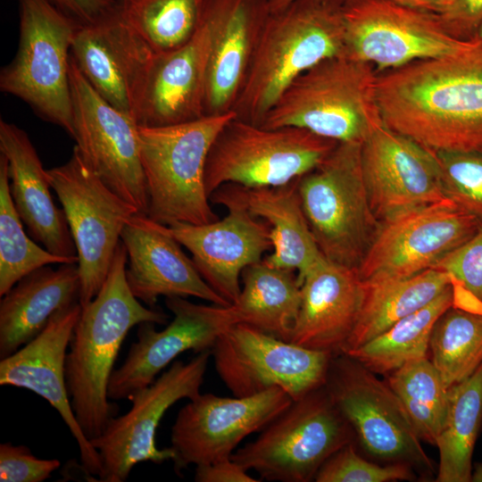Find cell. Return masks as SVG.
<instances>
[{"mask_svg": "<svg viewBox=\"0 0 482 482\" xmlns=\"http://www.w3.org/2000/svg\"><path fill=\"white\" fill-rule=\"evenodd\" d=\"M382 121L433 151H482V46L378 73Z\"/></svg>", "mask_w": 482, "mask_h": 482, "instance_id": "1", "label": "cell"}, {"mask_svg": "<svg viewBox=\"0 0 482 482\" xmlns=\"http://www.w3.org/2000/svg\"><path fill=\"white\" fill-rule=\"evenodd\" d=\"M128 254L120 241L97 295L82 306L65 359L67 390L75 418L90 441L116 414L108 386L128 332L143 322L164 325L169 316L144 306L126 278Z\"/></svg>", "mask_w": 482, "mask_h": 482, "instance_id": "2", "label": "cell"}, {"mask_svg": "<svg viewBox=\"0 0 482 482\" xmlns=\"http://www.w3.org/2000/svg\"><path fill=\"white\" fill-rule=\"evenodd\" d=\"M345 0H295L269 12L232 108L261 125L287 87L321 61L344 55Z\"/></svg>", "mask_w": 482, "mask_h": 482, "instance_id": "3", "label": "cell"}, {"mask_svg": "<svg viewBox=\"0 0 482 482\" xmlns=\"http://www.w3.org/2000/svg\"><path fill=\"white\" fill-rule=\"evenodd\" d=\"M378 72L344 55L325 59L294 79L260 126L295 127L337 142L363 143L381 124Z\"/></svg>", "mask_w": 482, "mask_h": 482, "instance_id": "4", "label": "cell"}, {"mask_svg": "<svg viewBox=\"0 0 482 482\" xmlns=\"http://www.w3.org/2000/svg\"><path fill=\"white\" fill-rule=\"evenodd\" d=\"M235 116L229 112L173 125L139 126L149 218L166 226L219 219L205 190L204 169L215 137Z\"/></svg>", "mask_w": 482, "mask_h": 482, "instance_id": "5", "label": "cell"}, {"mask_svg": "<svg viewBox=\"0 0 482 482\" xmlns=\"http://www.w3.org/2000/svg\"><path fill=\"white\" fill-rule=\"evenodd\" d=\"M361 151L362 143L338 142L297 183L304 216L322 255L355 270L380 227L370 204Z\"/></svg>", "mask_w": 482, "mask_h": 482, "instance_id": "6", "label": "cell"}, {"mask_svg": "<svg viewBox=\"0 0 482 482\" xmlns=\"http://www.w3.org/2000/svg\"><path fill=\"white\" fill-rule=\"evenodd\" d=\"M20 37L0 72V89L73 135L70 57L77 25L50 0H18Z\"/></svg>", "mask_w": 482, "mask_h": 482, "instance_id": "7", "label": "cell"}, {"mask_svg": "<svg viewBox=\"0 0 482 482\" xmlns=\"http://www.w3.org/2000/svg\"><path fill=\"white\" fill-rule=\"evenodd\" d=\"M353 436L323 386L294 400L231 458L245 470H254L261 480L309 482Z\"/></svg>", "mask_w": 482, "mask_h": 482, "instance_id": "8", "label": "cell"}, {"mask_svg": "<svg viewBox=\"0 0 482 482\" xmlns=\"http://www.w3.org/2000/svg\"><path fill=\"white\" fill-rule=\"evenodd\" d=\"M337 143L303 129H267L235 116L210 148L204 169L206 193L210 196L225 184H288L317 167Z\"/></svg>", "mask_w": 482, "mask_h": 482, "instance_id": "9", "label": "cell"}, {"mask_svg": "<svg viewBox=\"0 0 482 482\" xmlns=\"http://www.w3.org/2000/svg\"><path fill=\"white\" fill-rule=\"evenodd\" d=\"M46 171L77 248L84 306L102 287L122 229L138 212L102 181L76 145L65 163Z\"/></svg>", "mask_w": 482, "mask_h": 482, "instance_id": "10", "label": "cell"}, {"mask_svg": "<svg viewBox=\"0 0 482 482\" xmlns=\"http://www.w3.org/2000/svg\"><path fill=\"white\" fill-rule=\"evenodd\" d=\"M343 16L344 56L369 62L378 73L482 46L477 37L462 40L452 36L437 14L384 0H345Z\"/></svg>", "mask_w": 482, "mask_h": 482, "instance_id": "11", "label": "cell"}, {"mask_svg": "<svg viewBox=\"0 0 482 482\" xmlns=\"http://www.w3.org/2000/svg\"><path fill=\"white\" fill-rule=\"evenodd\" d=\"M211 355L212 351L206 350L187 362L174 361L153 383L129 398L132 405L125 414L112 418L102 433L90 440L102 463L98 481L123 482L139 462L172 461L170 447H156V429L175 403L201 394Z\"/></svg>", "mask_w": 482, "mask_h": 482, "instance_id": "12", "label": "cell"}, {"mask_svg": "<svg viewBox=\"0 0 482 482\" xmlns=\"http://www.w3.org/2000/svg\"><path fill=\"white\" fill-rule=\"evenodd\" d=\"M212 355L218 375L234 396L278 387L293 401L325 385L333 357L243 323L218 338Z\"/></svg>", "mask_w": 482, "mask_h": 482, "instance_id": "13", "label": "cell"}, {"mask_svg": "<svg viewBox=\"0 0 482 482\" xmlns=\"http://www.w3.org/2000/svg\"><path fill=\"white\" fill-rule=\"evenodd\" d=\"M324 386L368 453L431 467L403 403L376 373L346 354H335Z\"/></svg>", "mask_w": 482, "mask_h": 482, "instance_id": "14", "label": "cell"}, {"mask_svg": "<svg viewBox=\"0 0 482 482\" xmlns=\"http://www.w3.org/2000/svg\"><path fill=\"white\" fill-rule=\"evenodd\" d=\"M69 74L76 146L112 191L139 213L147 215L137 120L106 102L86 79L71 55Z\"/></svg>", "mask_w": 482, "mask_h": 482, "instance_id": "15", "label": "cell"}, {"mask_svg": "<svg viewBox=\"0 0 482 482\" xmlns=\"http://www.w3.org/2000/svg\"><path fill=\"white\" fill-rule=\"evenodd\" d=\"M481 226L449 198L404 211L380 221L357 271L362 280L416 275L433 268Z\"/></svg>", "mask_w": 482, "mask_h": 482, "instance_id": "16", "label": "cell"}, {"mask_svg": "<svg viewBox=\"0 0 482 482\" xmlns=\"http://www.w3.org/2000/svg\"><path fill=\"white\" fill-rule=\"evenodd\" d=\"M292 402L278 387L251 396L200 394L189 400L171 428L176 472L191 464L199 466L231 457L246 436L261 432Z\"/></svg>", "mask_w": 482, "mask_h": 482, "instance_id": "17", "label": "cell"}, {"mask_svg": "<svg viewBox=\"0 0 482 482\" xmlns=\"http://www.w3.org/2000/svg\"><path fill=\"white\" fill-rule=\"evenodd\" d=\"M165 304L174 315L172 320L160 331L152 322L137 325V341L111 376L110 400L129 399L186 351H212L218 338L238 324L232 305L199 304L180 296L166 297Z\"/></svg>", "mask_w": 482, "mask_h": 482, "instance_id": "18", "label": "cell"}, {"mask_svg": "<svg viewBox=\"0 0 482 482\" xmlns=\"http://www.w3.org/2000/svg\"><path fill=\"white\" fill-rule=\"evenodd\" d=\"M209 200L225 206L227 216L207 224L175 223L168 227L179 244L191 253L192 261L205 282L233 304L241 292L243 270L261 262L263 254L272 249L270 228L222 187Z\"/></svg>", "mask_w": 482, "mask_h": 482, "instance_id": "19", "label": "cell"}, {"mask_svg": "<svg viewBox=\"0 0 482 482\" xmlns=\"http://www.w3.org/2000/svg\"><path fill=\"white\" fill-rule=\"evenodd\" d=\"M362 175L379 221L445 199L435 152L382 122L362 144Z\"/></svg>", "mask_w": 482, "mask_h": 482, "instance_id": "20", "label": "cell"}, {"mask_svg": "<svg viewBox=\"0 0 482 482\" xmlns=\"http://www.w3.org/2000/svg\"><path fill=\"white\" fill-rule=\"evenodd\" d=\"M81 308L78 302L59 311L36 337L2 359L0 385L26 388L46 400L77 441L84 471L99 477L100 456L75 418L65 378L66 354Z\"/></svg>", "mask_w": 482, "mask_h": 482, "instance_id": "21", "label": "cell"}, {"mask_svg": "<svg viewBox=\"0 0 482 482\" xmlns=\"http://www.w3.org/2000/svg\"><path fill=\"white\" fill-rule=\"evenodd\" d=\"M154 53L123 21L119 8L100 21L76 28L71 55L93 88L136 119Z\"/></svg>", "mask_w": 482, "mask_h": 482, "instance_id": "22", "label": "cell"}, {"mask_svg": "<svg viewBox=\"0 0 482 482\" xmlns=\"http://www.w3.org/2000/svg\"><path fill=\"white\" fill-rule=\"evenodd\" d=\"M213 20L205 0L195 34L181 46L154 54L136 112L139 126L160 127L204 116Z\"/></svg>", "mask_w": 482, "mask_h": 482, "instance_id": "23", "label": "cell"}, {"mask_svg": "<svg viewBox=\"0 0 482 482\" xmlns=\"http://www.w3.org/2000/svg\"><path fill=\"white\" fill-rule=\"evenodd\" d=\"M129 266L126 278L133 295L148 307L159 296H194L221 306L231 305L202 278L168 226L146 214H133L124 226Z\"/></svg>", "mask_w": 482, "mask_h": 482, "instance_id": "24", "label": "cell"}, {"mask_svg": "<svg viewBox=\"0 0 482 482\" xmlns=\"http://www.w3.org/2000/svg\"><path fill=\"white\" fill-rule=\"evenodd\" d=\"M302 300L289 342L340 354L356 324L363 295L357 270L322 260L301 279Z\"/></svg>", "mask_w": 482, "mask_h": 482, "instance_id": "25", "label": "cell"}, {"mask_svg": "<svg viewBox=\"0 0 482 482\" xmlns=\"http://www.w3.org/2000/svg\"><path fill=\"white\" fill-rule=\"evenodd\" d=\"M213 35L205 80L204 114L232 112L269 14L265 0H206Z\"/></svg>", "mask_w": 482, "mask_h": 482, "instance_id": "26", "label": "cell"}, {"mask_svg": "<svg viewBox=\"0 0 482 482\" xmlns=\"http://www.w3.org/2000/svg\"><path fill=\"white\" fill-rule=\"evenodd\" d=\"M0 153L7 159L14 207L30 236L55 255L78 259L64 212L53 201L47 171L28 134L1 120Z\"/></svg>", "mask_w": 482, "mask_h": 482, "instance_id": "27", "label": "cell"}, {"mask_svg": "<svg viewBox=\"0 0 482 482\" xmlns=\"http://www.w3.org/2000/svg\"><path fill=\"white\" fill-rule=\"evenodd\" d=\"M78 262L44 266L23 277L0 301V359L36 337L59 311L79 302Z\"/></svg>", "mask_w": 482, "mask_h": 482, "instance_id": "28", "label": "cell"}, {"mask_svg": "<svg viewBox=\"0 0 482 482\" xmlns=\"http://www.w3.org/2000/svg\"><path fill=\"white\" fill-rule=\"evenodd\" d=\"M298 179L278 187L221 186L255 217L270 228L272 253L263 258L270 266L303 276L326 259L320 253L304 216L298 193Z\"/></svg>", "mask_w": 482, "mask_h": 482, "instance_id": "29", "label": "cell"}, {"mask_svg": "<svg viewBox=\"0 0 482 482\" xmlns=\"http://www.w3.org/2000/svg\"><path fill=\"white\" fill-rule=\"evenodd\" d=\"M362 284L360 313L341 353L362 346L426 306L453 281L446 272L431 268L408 278L362 280Z\"/></svg>", "mask_w": 482, "mask_h": 482, "instance_id": "30", "label": "cell"}, {"mask_svg": "<svg viewBox=\"0 0 482 482\" xmlns=\"http://www.w3.org/2000/svg\"><path fill=\"white\" fill-rule=\"evenodd\" d=\"M241 278V292L231 304L237 322L289 342L302 300L297 274L262 259L246 267Z\"/></svg>", "mask_w": 482, "mask_h": 482, "instance_id": "31", "label": "cell"}, {"mask_svg": "<svg viewBox=\"0 0 482 482\" xmlns=\"http://www.w3.org/2000/svg\"><path fill=\"white\" fill-rule=\"evenodd\" d=\"M482 423V364L467 379L448 388V407L436 445L439 466L436 481L469 482L472 453Z\"/></svg>", "mask_w": 482, "mask_h": 482, "instance_id": "32", "label": "cell"}, {"mask_svg": "<svg viewBox=\"0 0 482 482\" xmlns=\"http://www.w3.org/2000/svg\"><path fill=\"white\" fill-rule=\"evenodd\" d=\"M454 303L455 295L452 285L426 306L400 320L362 346L344 354L376 374L390 373L410 361L427 357L436 321Z\"/></svg>", "mask_w": 482, "mask_h": 482, "instance_id": "33", "label": "cell"}, {"mask_svg": "<svg viewBox=\"0 0 482 482\" xmlns=\"http://www.w3.org/2000/svg\"><path fill=\"white\" fill-rule=\"evenodd\" d=\"M126 24L154 54L172 51L195 34L205 0H117Z\"/></svg>", "mask_w": 482, "mask_h": 482, "instance_id": "34", "label": "cell"}, {"mask_svg": "<svg viewBox=\"0 0 482 482\" xmlns=\"http://www.w3.org/2000/svg\"><path fill=\"white\" fill-rule=\"evenodd\" d=\"M429 351L447 388L470 378L482 364V313L450 307L432 328Z\"/></svg>", "mask_w": 482, "mask_h": 482, "instance_id": "35", "label": "cell"}, {"mask_svg": "<svg viewBox=\"0 0 482 482\" xmlns=\"http://www.w3.org/2000/svg\"><path fill=\"white\" fill-rule=\"evenodd\" d=\"M387 384L403 403L419 437L435 445L446 417L448 388L428 357L389 373Z\"/></svg>", "mask_w": 482, "mask_h": 482, "instance_id": "36", "label": "cell"}, {"mask_svg": "<svg viewBox=\"0 0 482 482\" xmlns=\"http://www.w3.org/2000/svg\"><path fill=\"white\" fill-rule=\"evenodd\" d=\"M10 194L8 162L0 154V295L32 271L49 264L76 263L77 258L55 255L25 233Z\"/></svg>", "mask_w": 482, "mask_h": 482, "instance_id": "37", "label": "cell"}, {"mask_svg": "<svg viewBox=\"0 0 482 482\" xmlns=\"http://www.w3.org/2000/svg\"><path fill=\"white\" fill-rule=\"evenodd\" d=\"M443 193L482 224V151H434Z\"/></svg>", "mask_w": 482, "mask_h": 482, "instance_id": "38", "label": "cell"}, {"mask_svg": "<svg viewBox=\"0 0 482 482\" xmlns=\"http://www.w3.org/2000/svg\"><path fill=\"white\" fill-rule=\"evenodd\" d=\"M414 478L411 466H380L360 456L351 442L332 454L316 474L317 482H388Z\"/></svg>", "mask_w": 482, "mask_h": 482, "instance_id": "39", "label": "cell"}, {"mask_svg": "<svg viewBox=\"0 0 482 482\" xmlns=\"http://www.w3.org/2000/svg\"><path fill=\"white\" fill-rule=\"evenodd\" d=\"M433 268L451 277L453 288L466 296V310L482 313V226Z\"/></svg>", "mask_w": 482, "mask_h": 482, "instance_id": "40", "label": "cell"}, {"mask_svg": "<svg viewBox=\"0 0 482 482\" xmlns=\"http://www.w3.org/2000/svg\"><path fill=\"white\" fill-rule=\"evenodd\" d=\"M61 462L56 459H39L25 445H0L1 482H42L51 477Z\"/></svg>", "mask_w": 482, "mask_h": 482, "instance_id": "41", "label": "cell"}, {"mask_svg": "<svg viewBox=\"0 0 482 482\" xmlns=\"http://www.w3.org/2000/svg\"><path fill=\"white\" fill-rule=\"evenodd\" d=\"M438 17L454 37L462 40L476 38L482 22V0H450L446 10Z\"/></svg>", "mask_w": 482, "mask_h": 482, "instance_id": "42", "label": "cell"}, {"mask_svg": "<svg viewBox=\"0 0 482 482\" xmlns=\"http://www.w3.org/2000/svg\"><path fill=\"white\" fill-rule=\"evenodd\" d=\"M78 27L95 24L118 9L117 0H50Z\"/></svg>", "mask_w": 482, "mask_h": 482, "instance_id": "43", "label": "cell"}, {"mask_svg": "<svg viewBox=\"0 0 482 482\" xmlns=\"http://www.w3.org/2000/svg\"><path fill=\"white\" fill-rule=\"evenodd\" d=\"M195 480L197 482H257L261 481L231 457L221 458L195 468Z\"/></svg>", "mask_w": 482, "mask_h": 482, "instance_id": "44", "label": "cell"}, {"mask_svg": "<svg viewBox=\"0 0 482 482\" xmlns=\"http://www.w3.org/2000/svg\"><path fill=\"white\" fill-rule=\"evenodd\" d=\"M403 7L430 12L435 14L443 13L450 0H384Z\"/></svg>", "mask_w": 482, "mask_h": 482, "instance_id": "45", "label": "cell"}, {"mask_svg": "<svg viewBox=\"0 0 482 482\" xmlns=\"http://www.w3.org/2000/svg\"><path fill=\"white\" fill-rule=\"evenodd\" d=\"M295 0H265L270 12L279 10Z\"/></svg>", "mask_w": 482, "mask_h": 482, "instance_id": "46", "label": "cell"}, {"mask_svg": "<svg viewBox=\"0 0 482 482\" xmlns=\"http://www.w3.org/2000/svg\"><path fill=\"white\" fill-rule=\"evenodd\" d=\"M471 481H482V463H478L472 471Z\"/></svg>", "mask_w": 482, "mask_h": 482, "instance_id": "47", "label": "cell"}, {"mask_svg": "<svg viewBox=\"0 0 482 482\" xmlns=\"http://www.w3.org/2000/svg\"><path fill=\"white\" fill-rule=\"evenodd\" d=\"M476 37L482 42V22L478 29Z\"/></svg>", "mask_w": 482, "mask_h": 482, "instance_id": "48", "label": "cell"}]
</instances>
